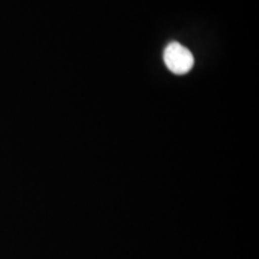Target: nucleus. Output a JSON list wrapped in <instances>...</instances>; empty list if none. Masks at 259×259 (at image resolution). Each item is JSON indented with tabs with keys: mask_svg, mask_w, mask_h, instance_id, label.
Returning <instances> with one entry per match:
<instances>
[{
	"mask_svg": "<svg viewBox=\"0 0 259 259\" xmlns=\"http://www.w3.org/2000/svg\"><path fill=\"white\" fill-rule=\"evenodd\" d=\"M163 59L166 66L176 74L187 73L192 69L194 59L192 53L183 45L171 42L164 50Z\"/></svg>",
	"mask_w": 259,
	"mask_h": 259,
	"instance_id": "obj_1",
	"label": "nucleus"
}]
</instances>
